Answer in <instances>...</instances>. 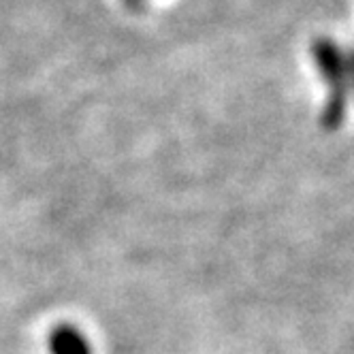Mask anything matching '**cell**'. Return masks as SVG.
I'll list each match as a JSON object with an SVG mask.
<instances>
[{"instance_id": "1", "label": "cell", "mask_w": 354, "mask_h": 354, "mask_svg": "<svg viewBox=\"0 0 354 354\" xmlns=\"http://www.w3.org/2000/svg\"><path fill=\"white\" fill-rule=\"evenodd\" d=\"M56 348H58V354H84L82 342H77V337H71L68 333H60L56 337Z\"/></svg>"}]
</instances>
